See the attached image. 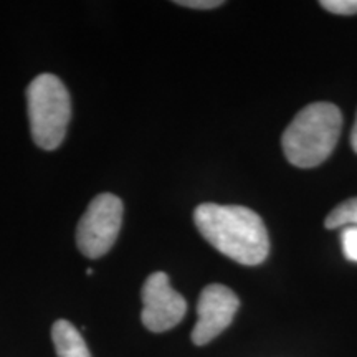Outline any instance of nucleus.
Segmentation results:
<instances>
[{"mask_svg":"<svg viewBox=\"0 0 357 357\" xmlns=\"http://www.w3.org/2000/svg\"><path fill=\"white\" fill-rule=\"evenodd\" d=\"M194 222L205 240L240 265L255 266L266 260L270 238L257 212L243 205L200 204Z\"/></svg>","mask_w":357,"mask_h":357,"instance_id":"nucleus-1","label":"nucleus"},{"mask_svg":"<svg viewBox=\"0 0 357 357\" xmlns=\"http://www.w3.org/2000/svg\"><path fill=\"white\" fill-rule=\"evenodd\" d=\"M342 114L331 102H312L296 114L283 134L281 146L293 166L311 169L323 164L336 147Z\"/></svg>","mask_w":357,"mask_h":357,"instance_id":"nucleus-2","label":"nucleus"},{"mask_svg":"<svg viewBox=\"0 0 357 357\" xmlns=\"http://www.w3.org/2000/svg\"><path fill=\"white\" fill-rule=\"evenodd\" d=\"M26 102L35 144L45 151L56 149L71 118L68 89L55 75H38L26 89Z\"/></svg>","mask_w":357,"mask_h":357,"instance_id":"nucleus-3","label":"nucleus"},{"mask_svg":"<svg viewBox=\"0 0 357 357\" xmlns=\"http://www.w3.org/2000/svg\"><path fill=\"white\" fill-rule=\"evenodd\" d=\"M123 202L113 194H100L91 200L77 229L79 252L100 258L109 252L123 223Z\"/></svg>","mask_w":357,"mask_h":357,"instance_id":"nucleus-4","label":"nucleus"},{"mask_svg":"<svg viewBox=\"0 0 357 357\" xmlns=\"http://www.w3.org/2000/svg\"><path fill=\"white\" fill-rule=\"evenodd\" d=\"M142 324L153 333H164L184 319L187 303L182 294L171 287L169 276L155 271L142 287Z\"/></svg>","mask_w":357,"mask_h":357,"instance_id":"nucleus-5","label":"nucleus"},{"mask_svg":"<svg viewBox=\"0 0 357 357\" xmlns=\"http://www.w3.org/2000/svg\"><path fill=\"white\" fill-rule=\"evenodd\" d=\"M240 307L238 296L223 284H208L200 293L197 303V324L192 331L195 346H205L225 331Z\"/></svg>","mask_w":357,"mask_h":357,"instance_id":"nucleus-6","label":"nucleus"},{"mask_svg":"<svg viewBox=\"0 0 357 357\" xmlns=\"http://www.w3.org/2000/svg\"><path fill=\"white\" fill-rule=\"evenodd\" d=\"M52 337L58 357H91L83 336L70 321L58 319L52 328Z\"/></svg>","mask_w":357,"mask_h":357,"instance_id":"nucleus-7","label":"nucleus"},{"mask_svg":"<svg viewBox=\"0 0 357 357\" xmlns=\"http://www.w3.org/2000/svg\"><path fill=\"white\" fill-rule=\"evenodd\" d=\"M324 225L326 229L329 230L341 229V227H357V197L339 204L337 207L326 217Z\"/></svg>","mask_w":357,"mask_h":357,"instance_id":"nucleus-8","label":"nucleus"},{"mask_svg":"<svg viewBox=\"0 0 357 357\" xmlns=\"http://www.w3.org/2000/svg\"><path fill=\"white\" fill-rule=\"evenodd\" d=\"M321 7L337 15H354L357 13V0H321Z\"/></svg>","mask_w":357,"mask_h":357,"instance_id":"nucleus-9","label":"nucleus"},{"mask_svg":"<svg viewBox=\"0 0 357 357\" xmlns=\"http://www.w3.org/2000/svg\"><path fill=\"white\" fill-rule=\"evenodd\" d=\"M342 252L347 260L357 263V227H344L341 234Z\"/></svg>","mask_w":357,"mask_h":357,"instance_id":"nucleus-10","label":"nucleus"},{"mask_svg":"<svg viewBox=\"0 0 357 357\" xmlns=\"http://www.w3.org/2000/svg\"><path fill=\"white\" fill-rule=\"evenodd\" d=\"M177 6L189 7V8H200V10H211L223 6L222 0H178Z\"/></svg>","mask_w":357,"mask_h":357,"instance_id":"nucleus-11","label":"nucleus"},{"mask_svg":"<svg viewBox=\"0 0 357 357\" xmlns=\"http://www.w3.org/2000/svg\"><path fill=\"white\" fill-rule=\"evenodd\" d=\"M351 146H352V149L357 153V118H356V124H354V128H352V132H351Z\"/></svg>","mask_w":357,"mask_h":357,"instance_id":"nucleus-12","label":"nucleus"},{"mask_svg":"<svg viewBox=\"0 0 357 357\" xmlns=\"http://www.w3.org/2000/svg\"><path fill=\"white\" fill-rule=\"evenodd\" d=\"M86 275H88V276H91V275H93V270H91V268H88V270H86Z\"/></svg>","mask_w":357,"mask_h":357,"instance_id":"nucleus-13","label":"nucleus"}]
</instances>
